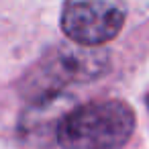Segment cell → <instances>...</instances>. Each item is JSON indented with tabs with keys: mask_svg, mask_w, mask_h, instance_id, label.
Here are the masks:
<instances>
[{
	"mask_svg": "<svg viewBox=\"0 0 149 149\" xmlns=\"http://www.w3.org/2000/svg\"><path fill=\"white\" fill-rule=\"evenodd\" d=\"M106 68V55L94 49L59 47L51 51L25 82V90L35 102L55 98L63 86L98 78Z\"/></svg>",
	"mask_w": 149,
	"mask_h": 149,
	"instance_id": "7a4b0ae2",
	"label": "cell"
},
{
	"mask_svg": "<svg viewBox=\"0 0 149 149\" xmlns=\"http://www.w3.org/2000/svg\"><path fill=\"white\" fill-rule=\"evenodd\" d=\"M147 106H149V96H147Z\"/></svg>",
	"mask_w": 149,
	"mask_h": 149,
	"instance_id": "277c9868",
	"label": "cell"
},
{
	"mask_svg": "<svg viewBox=\"0 0 149 149\" xmlns=\"http://www.w3.org/2000/svg\"><path fill=\"white\" fill-rule=\"evenodd\" d=\"M135 129V114L120 100L90 102L65 112L57 125L63 149H120Z\"/></svg>",
	"mask_w": 149,
	"mask_h": 149,
	"instance_id": "6da1fadb",
	"label": "cell"
},
{
	"mask_svg": "<svg viewBox=\"0 0 149 149\" xmlns=\"http://www.w3.org/2000/svg\"><path fill=\"white\" fill-rule=\"evenodd\" d=\"M125 17L123 0H65L61 29L70 41L82 47H98L120 33Z\"/></svg>",
	"mask_w": 149,
	"mask_h": 149,
	"instance_id": "3957f363",
	"label": "cell"
}]
</instances>
